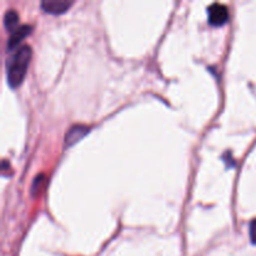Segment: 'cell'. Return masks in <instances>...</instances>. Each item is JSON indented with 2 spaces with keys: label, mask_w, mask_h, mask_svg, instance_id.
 <instances>
[{
  "label": "cell",
  "mask_w": 256,
  "mask_h": 256,
  "mask_svg": "<svg viewBox=\"0 0 256 256\" xmlns=\"http://www.w3.org/2000/svg\"><path fill=\"white\" fill-rule=\"evenodd\" d=\"M32 59V48L22 45L9 59L6 66L8 82L12 88H18L26 75L28 66Z\"/></svg>",
  "instance_id": "obj_1"
},
{
  "label": "cell",
  "mask_w": 256,
  "mask_h": 256,
  "mask_svg": "<svg viewBox=\"0 0 256 256\" xmlns=\"http://www.w3.org/2000/svg\"><path fill=\"white\" fill-rule=\"evenodd\" d=\"M229 19V10L224 4L214 2L208 8V20L212 26H222Z\"/></svg>",
  "instance_id": "obj_2"
},
{
  "label": "cell",
  "mask_w": 256,
  "mask_h": 256,
  "mask_svg": "<svg viewBox=\"0 0 256 256\" xmlns=\"http://www.w3.org/2000/svg\"><path fill=\"white\" fill-rule=\"evenodd\" d=\"M30 32H32V26H29V25H20L14 32H12L9 39H8V50L10 52V50H14L15 48L19 46L20 42L30 34Z\"/></svg>",
  "instance_id": "obj_3"
},
{
  "label": "cell",
  "mask_w": 256,
  "mask_h": 256,
  "mask_svg": "<svg viewBox=\"0 0 256 256\" xmlns=\"http://www.w3.org/2000/svg\"><path fill=\"white\" fill-rule=\"evenodd\" d=\"M72 5V2H64V0H44L42 2V9L49 14L59 15L66 12Z\"/></svg>",
  "instance_id": "obj_4"
},
{
  "label": "cell",
  "mask_w": 256,
  "mask_h": 256,
  "mask_svg": "<svg viewBox=\"0 0 256 256\" xmlns=\"http://www.w3.org/2000/svg\"><path fill=\"white\" fill-rule=\"evenodd\" d=\"M88 132H89V129H88L86 126H84V125H75V126L70 128L69 132H66V136H65V144H66V146L74 145L75 142H76L78 140L82 139Z\"/></svg>",
  "instance_id": "obj_5"
},
{
  "label": "cell",
  "mask_w": 256,
  "mask_h": 256,
  "mask_svg": "<svg viewBox=\"0 0 256 256\" xmlns=\"http://www.w3.org/2000/svg\"><path fill=\"white\" fill-rule=\"evenodd\" d=\"M19 24V15L15 10H8L4 15V25L6 28V30L9 32H14Z\"/></svg>",
  "instance_id": "obj_6"
},
{
  "label": "cell",
  "mask_w": 256,
  "mask_h": 256,
  "mask_svg": "<svg viewBox=\"0 0 256 256\" xmlns=\"http://www.w3.org/2000/svg\"><path fill=\"white\" fill-rule=\"evenodd\" d=\"M42 182H44V176H42V175H39V176L34 180V182H32V194H36V192L42 189Z\"/></svg>",
  "instance_id": "obj_7"
},
{
  "label": "cell",
  "mask_w": 256,
  "mask_h": 256,
  "mask_svg": "<svg viewBox=\"0 0 256 256\" xmlns=\"http://www.w3.org/2000/svg\"><path fill=\"white\" fill-rule=\"evenodd\" d=\"M249 235H250V240H252V244L256 245V219H254L252 222H250Z\"/></svg>",
  "instance_id": "obj_8"
}]
</instances>
